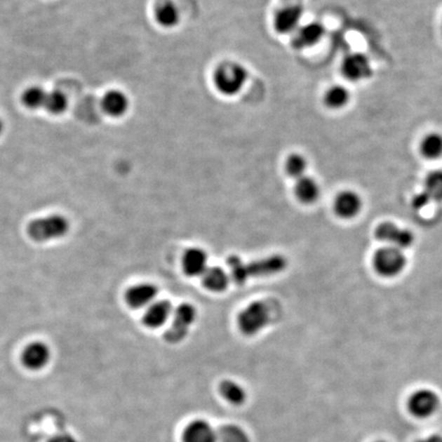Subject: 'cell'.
Segmentation results:
<instances>
[{
	"label": "cell",
	"mask_w": 442,
	"mask_h": 442,
	"mask_svg": "<svg viewBox=\"0 0 442 442\" xmlns=\"http://www.w3.org/2000/svg\"><path fill=\"white\" fill-rule=\"evenodd\" d=\"M287 264V259L280 254L267 256L250 263L236 255L227 258L229 276L239 285H243L251 278H264L280 274L286 269Z\"/></svg>",
	"instance_id": "6da1fadb"
},
{
	"label": "cell",
	"mask_w": 442,
	"mask_h": 442,
	"mask_svg": "<svg viewBox=\"0 0 442 442\" xmlns=\"http://www.w3.org/2000/svg\"><path fill=\"white\" fill-rule=\"evenodd\" d=\"M249 73L243 65L229 62L220 65L214 74V84L221 95L234 97L244 88Z\"/></svg>",
	"instance_id": "7a4b0ae2"
},
{
	"label": "cell",
	"mask_w": 442,
	"mask_h": 442,
	"mask_svg": "<svg viewBox=\"0 0 442 442\" xmlns=\"http://www.w3.org/2000/svg\"><path fill=\"white\" fill-rule=\"evenodd\" d=\"M69 229L70 223L65 216L53 214L31 221L27 229L32 240L36 242H48L66 236Z\"/></svg>",
	"instance_id": "3957f363"
},
{
	"label": "cell",
	"mask_w": 442,
	"mask_h": 442,
	"mask_svg": "<svg viewBox=\"0 0 442 442\" xmlns=\"http://www.w3.org/2000/svg\"><path fill=\"white\" fill-rule=\"evenodd\" d=\"M272 321L269 305L264 301H254L239 314L238 327L246 336H254L262 331Z\"/></svg>",
	"instance_id": "277c9868"
},
{
	"label": "cell",
	"mask_w": 442,
	"mask_h": 442,
	"mask_svg": "<svg viewBox=\"0 0 442 442\" xmlns=\"http://www.w3.org/2000/svg\"><path fill=\"white\" fill-rule=\"evenodd\" d=\"M373 265L380 276L393 278L399 276L405 269L406 257L403 250L388 246L375 253Z\"/></svg>",
	"instance_id": "5b68a950"
},
{
	"label": "cell",
	"mask_w": 442,
	"mask_h": 442,
	"mask_svg": "<svg viewBox=\"0 0 442 442\" xmlns=\"http://www.w3.org/2000/svg\"><path fill=\"white\" fill-rule=\"evenodd\" d=\"M196 310L189 303H184L175 308L172 314V323L165 332V339L169 343H178L189 334V328L195 323Z\"/></svg>",
	"instance_id": "8992f818"
},
{
	"label": "cell",
	"mask_w": 442,
	"mask_h": 442,
	"mask_svg": "<svg viewBox=\"0 0 442 442\" xmlns=\"http://www.w3.org/2000/svg\"><path fill=\"white\" fill-rule=\"evenodd\" d=\"M441 399L438 395L428 388L416 390L408 401V410L413 416L419 419H427L438 410Z\"/></svg>",
	"instance_id": "52a82bcc"
},
{
	"label": "cell",
	"mask_w": 442,
	"mask_h": 442,
	"mask_svg": "<svg viewBox=\"0 0 442 442\" xmlns=\"http://www.w3.org/2000/svg\"><path fill=\"white\" fill-rule=\"evenodd\" d=\"M341 73L349 81H363L373 75L372 65L367 55L363 53H350L343 59Z\"/></svg>",
	"instance_id": "ba28073f"
},
{
	"label": "cell",
	"mask_w": 442,
	"mask_h": 442,
	"mask_svg": "<svg viewBox=\"0 0 442 442\" xmlns=\"http://www.w3.org/2000/svg\"><path fill=\"white\" fill-rule=\"evenodd\" d=\"M376 239L388 246L403 250L413 245L415 236L408 229H401L394 223L385 222L377 227Z\"/></svg>",
	"instance_id": "9c48e42d"
},
{
	"label": "cell",
	"mask_w": 442,
	"mask_h": 442,
	"mask_svg": "<svg viewBox=\"0 0 442 442\" xmlns=\"http://www.w3.org/2000/svg\"><path fill=\"white\" fill-rule=\"evenodd\" d=\"M303 17V8L301 6H285L274 15V25L276 32L280 34L295 33L299 28Z\"/></svg>",
	"instance_id": "30bf717a"
},
{
	"label": "cell",
	"mask_w": 442,
	"mask_h": 442,
	"mask_svg": "<svg viewBox=\"0 0 442 442\" xmlns=\"http://www.w3.org/2000/svg\"><path fill=\"white\" fill-rule=\"evenodd\" d=\"M326 29L319 22H310L304 26L299 27L294 33L292 44L298 51L312 48L325 36Z\"/></svg>",
	"instance_id": "8fae6325"
},
{
	"label": "cell",
	"mask_w": 442,
	"mask_h": 442,
	"mask_svg": "<svg viewBox=\"0 0 442 442\" xmlns=\"http://www.w3.org/2000/svg\"><path fill=\"white\" fill-rule=\"evenodd\" d=\"M158 289L153 283H142L133 286L125 294L127 304L133 308H144L155 302Z\"/></svg>",
	"instance_id": "7c38bea8"
},
{
	"label": "cell",
	"mask_w": 442,
	"mask_h": 442,
	"mask_svg": "<svg viewBox=\"0 0 442 442\" xmlns=\"http://www.w3.org/2000/svg\"><path fill=\"white\" fill-rule=\"evenodd\" d=\"M173 307L170 301L156 300L147 307L142 321L149 329H159L171 318Z\"/></svg>",
	"instance_id": "4fadbf2b"
},
{
	"label": "cell",
	"mask_w": 442,
	"mask_h": 442,
	"mask_svg": "<svg viewBox=\"0 0 442 442\" xmlns=\"http://www.w3.org/2000/svg\"><path fill=\"white\" fill-rule=\"evenodd\" d=\"M363 207V201L354 191H343L335 199V213L344 220L356 217Z\"/></svg>",
	"instance_id": "5bb4252c"
},
{
	"label": "cell",
	"mask_w": 442,
	"mask_h": 442,
	"mask_svg": "<svg viewBox=\"0 0 442 442\" xmlns=\"http://www.w3.org/2000/svg\"><path fill=\"white\" fill-rule=\"evenodd\" d=\"M49 359L51 350L48 345L42 342L29 344L22 354V363L29 370H41L48 365Z\"/></svg>",
	"instance_id": "9a60e30c"
},
{
	"label": "cell",
	"mask_w": 442,
	"mask_h": 442,
	"mask_svg": "<svg viewBox=\"0 0 442 442\" xmlns=\"http://www.w3.org/2000/svg\"><path fill=\"white\" fill-rule=\"evenodd\" d=\"M182 269L189 276H202L208 269V256L201 248H189L182 257Z\"/></svg>",
	"instance_id": "2e32d148"
},
{
	"label": "cell",
	"mask_w": 442,
	"mask_h": 442,
	"mask_svg": "<svg viewBox=\"0 0 442 442\" xmlns=\"http://www.w3.org/2000/svg\"><path fill=\"white\" fill-rule=\"evenodd\" d=\"M184 442H218L217 432L203 420H196L187 426L182 436Z\"/></svg>",
	"instance_id": "e0dca14e"
},
{
	"label": "cell",
	"mask_w": 442,
	"mask_h": 442,
	"mask_svg": "<svg viewBox=\"0 0 442 442\" xmlns=\"http://www.w3.org/2000/svg\"><path fill=\"white\" fill-rule=\"evenodd\" d=\"M102 106L108 115L120 117L128 110L129 100L122 91H110L102 98Z\"/></svg>",
	"instance_id": "ac0fdd59"
},
{
	"label": "cell",
	"mask_w": 442,
	"mask_h": 442,
	"mask_svg": "<svg viewBox=\"0 0 442 442\" xmlns=\"http://www.w3.org/2000/svg\"><path fill=\"white\" fill-rule=\"evenodd\" d=\"M231 276L225 269L218 267H208L202 274V283L212 292H222L229 287Z\"/></svg>",
	"instance_id": "d6986e66"
},
{
	"label": "cell",
	"mask_w": 442,
	"mask_h": 442,
	"mask_svg": "<svg viewBox=\"0 0 442 442\" xmlns=\"http://www.w3.org/2000/svg\"><path fill=\"white\" fill-rule=\"evenodd\" d=\"M321 189L314 178L309 176H302L297 180L295 185V195L300 202L304 204H312L318 200Z\"/></svg>",
	"instance_id": "ffe728a7"
},
{
	"label": "cell",
	"mask_w": 442,
	"mask_h": 442,
	"mask_svg": "<svg viewBox=\"0 0 442 442\" xmlns=\"http://www.w3.org/2000/svg\"><path fill=\"white\" fill-rule=\"evenodd\" d=\"M420 151L424 158L437 160L442 157V135L439 133H430L422 138Z\"/></svg>",
	"instance_id": "44dd1931"
},
{
	"label": "cell",
	"mask_w": 442,
	"mask_h": 442,
	"mask_svg": "<svg viewBox=\"0 0 442 442\" xmlns=\"http://www.w3.org/2000/svg\"><path fill=\"white\" fill-rule=\"evenodd\" d=\"M350 93L345 86H333L326 91L323 102L326 106L332 110H340L349 102Z\"/></svg>",
	"instance_id": "7402d4cb"
},
{
	"label": "cell",
	"mask_w": 442,
	"mask_h": 442,
	"mask_svg": "<svg viewBox=\"0 0 442 442\" xmlns=\"http://www.w3.org/2000/svg\"><path fill=\"white\" fill-rule=\"evenodd\" d=\"M156 20L164 28H173L180 23V10L173 2H165L158 8L156 12Z\"/></svg>",
	"instance_id": "603a6c76"
},
{
	"label": "cell",
	"mask_w": 442,
	"mask_h": 442,
	"mask_svg": "<svg viewBox=\"0 0 442 442\" xmlns=\"http://www.w3.org/2000/svg\"><path fill=\"white\" fill-rule=\"evenodd\" d=\"M220 390L221 395L229 403H233V405H242L246 401V397H247L244 388L234 381H223L220 384Z\"/></svg>",
	"instance_id": "cb8c5ba5"
},
{
	"label": "cell",
	"mask_w": 442,
	"mask_h": 442,
	"mask_svg": "<svg viewBox=\"0 0 442 442\" xmlns=\"http://www.w3.org/2000/svg\"><path fill=\"white\" fill-rule=\"evenodd\" d=\"M424 192L431 201L442 202V169L431 171L426 176Z\"/></svg>",
	"instance_id": "d4e9b609"
},
{
	"label": "cell",
	"mask_w": 442,
	"mask_h": 442,
	"mask_svg": "<svg viewBox=\"0 0 442 442\" xmlns=\"http://www.w3.org/2000/svg\"><path fill=\"white\" fill-rule=\"evenodd\" d=\"M218 442H251L247 433L239 426L225 425L218 430Z\"/></svg>",
	"instance_id": "484cf974"
},
{
	"label": "cell",
	"mask_w": 442,
	"mask_h": 442,
	"mask_svg": "<svg viewBox=\"0 0 442 442\" xmlns=\"http://www.w3.org/2000/svg\"><path fill=\"white\" fill-rule=\"evenodd\" d=\"M48 93L38 86H32L25 91L23 93V102L25 106L30 109H38L46 105Z\"/></svg>",
	"instance_id": "4316f807"
},
{
	"label": "cell",
	"mask_w": 442,
	"mask_h": 442,
	"mask_svg": "<svg viewBox=\"0 0 442 442\" xmlns=\"http://www.w3.org/2000/svg\"><path fill=\"white\" fill-rule=\"evenodd\" d=\"M307 169V161L300 154H292L286 161V171L292 178H298L305 175Z\"/></svg>",
	"instance_id": "83f0119b"
},
{
	"label": "cell",
	"mask_w": 442,
	"mask_h": 442,
	"mask_svg": "<svg viewBox=\"0 0 442 442\" xmlns=\"http://www.w3.org/2000/svg\"><path fill=\"white\" fill-rule=\"evenodd\" d=\"M44 107H46L51 113L61 114L62 112L67 110V107H68V98H67L65 93H62V91H51V93H48Z\"/></svg>",
	"instance_id": "f1b7e54d"
},
{
	"label": "cell",
	"mask_w": 442,
	"mask_h": 442,
	"mask_svg": "<svg viewBox=\"0 0 442 442\" xmlns=\"http://www.w3.org/2000/svg\"><path fill=\"white\" fill-rule=\"evenodd\" d=\"M430 202H432V201L430 200L429 196L426 195L425 192L423 191L414 196L412 203L413 206H414L415 208L419 210L427 206V205L429 204Z\"/></svg>",
	"instance_id": "f546056e"
},
{
	"label": "cell",
	"mask_w": 442,
	"mask_h": 442,
	"mask_svg": "<svg viewBox=\"0 0 442 442\" xmlns=\"http://www.w3.org/2000/svg\"><path fill=\"white\" fill-rule=\"evenodd\" d=\"M48 442H77L75 439L73 438L72 436H69V435H59V436L53 437V439H51Z\"/></svg>",
	"instance_id": "4dcf8cb0"
},
{
	"label": "cell",
	"mask_w": 442,
	"mask_h": 442,
	"mask_svg": "<svg viewBox=\"0 0 442 442\" xmlns=\"http://www.w3.org/2000/svg\"><path fill=\"white\" fill-rule=\"evenodd\" d=\"M417 442H442V436H441V435H431V436L420 439V441Z\"/></svg>",
	"instance_id": "1f68e13d"
},
{
	"label": "cell",
	"mask_w": 442,
	"mask_h": 442,
	"mask_svg": "<svg viewBox=\"0 0 442 442\" xmlns=\"http://www.w3.org/2000/svg\"><path fill=\"white\" fill-rule=\"evenodd\" d=\"M2 130H4V123L0 120V135H1Z\"/></svg>",
	"instance_id": "d6a6232c"
},
{
	"label": "cell",
	"mask_w": 442,
	"mask_h": 442,
	"mask_svg": "<svg viewBox=\"0 0 442 442\" xmlns=\"http://www.w3.org/2000/svg\"><path fill=\"white\" fill-rule=\"evenodd\" d=\"M375 442H387V441H375Z\"/></svg>",
	"instance_id": "836d02e7"
}]
</instances>
